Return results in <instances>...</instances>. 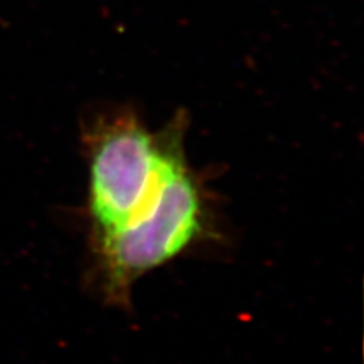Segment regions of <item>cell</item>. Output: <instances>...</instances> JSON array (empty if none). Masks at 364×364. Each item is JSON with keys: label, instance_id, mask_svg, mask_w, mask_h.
<instances>
[{"label": "cell", "instance_id": "7a4b0ae2", "mask_svg": "<svg viewBox=\"0 0 364 364\" xmlns=\"http://www.w3.org/2000/svg\"><path fill=\"white\" fill-rule=\"evenodd\" d=\"M208 208L202 184L188 164L167 181L152 207L116 232L95 237L104 294L128 305L134 284L172 261L207 231Z\"/></svg>", "mask_w": 364, "mask_h": 364}, {"label": "cell", "instance_id": "6da1fadb", "mask_svg": "<svg viewBox=\"0 0 364 364\" xmlns=\"http://www.w3.org/2000/svg\"><path fill=\"white\" fill-rule=\"evenodd\" d=\"M87 163L88 213L97 237L143 215L187 159L181 129L152 132L122 114L97 122L87 135Z\"/></svg>", "mask_w": 364, "mask_h": 364}]
</instances>
